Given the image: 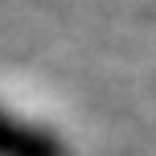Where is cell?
<instances>
[{
  "label": "cell",
  "mask_w": 156,
  "mask_h": 156,
  "mask_svg": "<svg viewBox=\"0 0 156 156\" xmlns=\"http://www.w3.org/2000/svg\"><path fill=\"white\" fill-rule=\"evenodd\" d=\"M0 156H74L54 127L0 107Z\"/></svg>",
  "instance_id": "obj_1"
}]
</instances>
